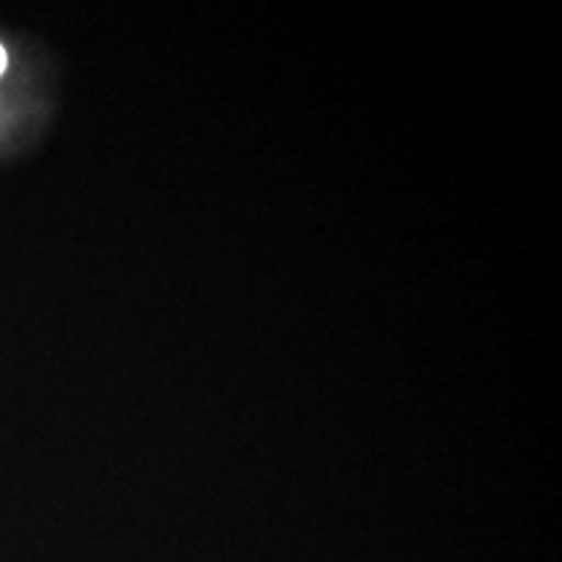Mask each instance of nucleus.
<instances>
[{
	"mask_svg": "<svg viewBox=\"0 0 562 562\" xmlns=\"http://www.w3.org/2000/svg\"><path fill=\"white\" fill-rule=\"evenodd\" d=\"M5 63H9V58H5V50H3V47H0V74H3V70H5Z\"/></svg>",
	"mask_w": 562,
	"mask_h": 562,
	"instance_id": "1",
	"label": "nucleus"
}]
</instances>
